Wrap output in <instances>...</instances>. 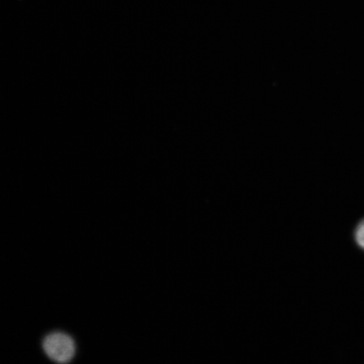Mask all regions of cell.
Here are the masks:
<instances>
[{"label": "cell", "mask_w": 364, "mask_h": 364, "mask_svg": "<svg viewBox=\"0 0 364 364\" xmlns=\"http://www.w3.org/2000/svg\"><path fill=\"white\" fill-rule=\"evenodd\" d=\"M43 347L48 357L58 363L70 362L75 353L74 340L63 332H53L46 336Z\"/></svg>", "instance_id": "cell-1"}, {"label": "cell", "mask_w": 364, "mask_h": 364, "mask_svg": "<svg viewBox=\"0 0 364 364\" xmlns=\"http://www.w3.org/2000/svg\"><path fill=\"white\" fill-rule=\"evenodd\" d=\"M353 240L356 247L364 253V217L353 228Z\"/></svg>", "instance_id": "cell-2"}]
</instances>
